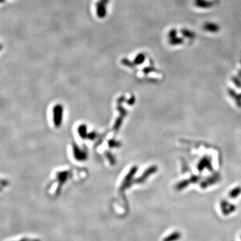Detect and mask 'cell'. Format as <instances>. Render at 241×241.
I'll use <instances>...</instances> for the list:
<instances>
[{"label":"cell","mask_w":241,"mask_h":241,"mask_svg":"<svg viewBox=\"0 0 241 241\" xmlns=\"http://www.w3.org/2000/svg\"><path fill=\"white\" fill-rule=\"evenodd\" d=\"M184 42V39L182 38H178L175 37L173 38L169 39V43L172 45H180L182 44Z\"/></svg>","instance_id":"cell-8"},{"label":"cell","mask_w":241,"mask_h":241,"mask_svg":"<svg viewBox=\"0 0 241 241\" xmlns=\"http://www.w3.org/2000/svg\"><path fill=\"white\" fill-rule=\"evenodd\" d=\"M204 29L207 32H210L212 33H216L219 31L220 28L216 24L211 23V22H207L204 25Z\"/></svg>","instance_id":"cell-3"},{"label":"cell","mask_w":241,"mask_h":241,"mask_svg":"<svg viewBox=\"0 0 241 241\" xmlns=\"http://www.w3.org/2000/svg\"><path fill=\"white\" fill-rule=\"evenodd\" d=\"M168 36H169V39L176 37L177 36V31H176V29L171 30L170 31H169V34H168Z\"/></svg>","instance_id":"cell-9"},{"label":"cell","mask_w":241,"mask_h":241,"mask_svg":"<svg viewBox=\"0 0 241 241\" xmlns=\"http://www.w3.org/2000/svg\"><path fill=\"white\" fill-rule=\"evenodd\" d=\"M221 208H222V211H223V213L224 214V215L227 216L228 214L232 213V212H234L235 210V206L233 205H230L228 204V203L227 202H224L222 203L221 204Z\"/></svg>","instance_id":"cell-2"},{"label":"cell","mask_w":241,"mask_h":241,"mask_svg":"<svg viewBox=\"0 0 241 241\" xmlns=\"http://www.w3.org/2000/svg\"><path fill=\"white\" fill-rule=\"evenodd\" d=\"M109 2V0H100V2L97 3V14L98 16L103 18L106 15V6Z\"/></svg>","instance_id":"cell-1"},{"label":"cell","mask_w":241,"mask_h":241,"mask_svg":"<svg viewBox=\"0 0 241 241\" xmlns=\"http://www.w3.org/2000/svg\"><path fill=\"white\" fill-rule=\"evenodd\" d=\"M181 237H182L181 233L178 231H176L171 233L166 237H165L163 239V241H178L181 239Z\"/></svg>","instance_id":"cell-4"},{"label":"cell","mask_w":241,"mask_h":241,"mask_svg":"<svg viewBox=\"0 0 241 241\" xmlns=\"http://www.w3.org/2000/svg\"><path fill=\"white\" fill-rule=\"evenodd\" d=\"M181 33H182V34L184 37H186L187 38H189V39H194L196 36V34L193 32H192L190 30L187 29H182L181 30Z\"/></svg>","instance_id":"cell-6"},{"label":"cell","mask_w":241,"mask_h":241,"mask_svg":"<svg viewBox=\"0 0 241 241\" xmlns=\"http://www.w3.org/2000/svg\"><path fill=\"white\" fill-rule=\"evenodd\" d=\"M240 239H241V236H240Z\"/></svg>","instance_id":"cell-10"},{"label":"cell","mask_w":241,"mask_h":241,"mask_svg":"<svg viewBox=\"0 0 241 241\" xmlns=\"http://www.w3.org/2000/svg\"><path fill=\"white\" fill-rule=\"evenodd\" d=\"M195 4L200 8H208L214 6L212 2H207L206 0H196Z\"/></svg>","instance_id":"cell-5"},{"label":"cell","mask_w":241,"mask_h":241,"mask_svg":"<svg viewBox=\"0 0 241 241\" xmlns=\"http://www.w3.org/2000/svg\"><path fill=\"white\" fill-rule=\"evenodd\" d=\"M145 60V55L144 54L141 53V54H138L136 56V58H135L134 63L135 64V65H141V63H143V62H144Z\"/></svg>","instance_id":"cell-7"}]
</instances>
